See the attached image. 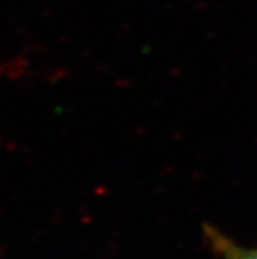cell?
<instances>
[{"mask_svg":"<svg viewBox=\"0 0 257 259\" xmlns=\"http://www.w3.org/2000/svg\"><path fill=\"white\" fill-rule=\"evenodd\" d=\"M204 233L209 245L219 254L220 259H257V248L243 247L231 241L228 236L213 227H206Z\"/></svg>","mask_w":257,"mask_h":259,"instance_id":"1","label":"cell"}]
</instances>
